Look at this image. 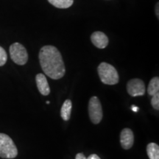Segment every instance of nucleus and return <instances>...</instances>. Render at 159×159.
I'll return each mask as SVG.
<instances>
[{"label":"nucleus","mask_w":159,"mask_h":159,"mask_svg":"<svg viewBox=\"0 0 159 159\" xmlns=\"http://www.w3.org/2000/svg\"><path fill=\"white\" fill-rule=\"evenodd\" d=\"M86 159H101L97 154H91Z\"/></svg>","instance_id":"nucleus-17"},{"label":"nucleus","mask_w":159,"mask_h":159,"mask_svg":"<svg viewBox=\"0 0 159 159\" xmlns=\"http://www.w3.org/2000/svg\"><path fill=\"white\" fill-rule=\"evenodd\" d=\"M75 159H86L85 158V155L83 153H77L76 155V157H75Z\"/></svg>","instance_id":"nucleus-16"},{"label":"nucleus","mask_w":159,"mask_h":159,"mask_svg":"<svg viewBox=\"0 0 159 159\" xmlns=\"http://www.w3.org/2000/svg\"><path fill=\"white\" fill-rule=\"evenodd\" d=\"M97 71L100 80L105 85H116L119 81V75L112 65L102 62L99 65Z\"/></svg>","instance_id":"nucleus-2"},{"label":"nucleus","mask_w":159,"mask_h":159,"mask_svg":"<svg viewBox=\"0 0 159 159\" xmlns=\"http://www.w3.org/2000/svg\"><path fill=\"white\" fill-rule=\"evenodd\" d=\"M132 110L134 111H135V112H137V111H139V108H138V107L135 106V105H133V106H132Z\"/></svg>","instance_id":"nucleus-19"},{"label":"nucleus","mask_w":159,"mask_h":159,"mask_svg":"<svg viewBox=\"0 0 159 159\" xmlns=\"http://www.w3.org/2000/svg\"><path fill=\"white\" fill-rule=\"evenodd\" d=\"M147 153L150 159H159V146L156 143H150L147 146Z\"/></svg>","instance_id":"nucleus-11"},{"label":"nucleus","mask_w":159,"mask_h":159,"mask_svg":"<svg viewBox=\"0 0 159 159\" xmlns=\"http://www.w3.org/2000/svg\"><path fill=\"white\" fill-rule=\"evenodd\" d=\"M159 92V78L158 77H155L151 79L150 83L148 85V93L150 96H153Z\"/></svg>","instance_id":"nucleus-13"},{"label":"nucleus","mask_w":159,"mask_h":159,"mask_svg":"<svg viewBox=\"0 0 159 159\" xmlns=\"http://www.w3.org/2000/svg\"><path fill=\"white\" fill-rule=\"evenodd\" d=\"M134 143V135L130 128H125L121 131L120 144L124 150H130Z\"/></svg>","instance_id":"nucleus-7"},{"label":"nucleus","mask_w":159,"mask_h":159,"mask_svg":"<svg viewBox=\"0 0 159 159\" xmlns=\"http://www.w3.org/2000/svg\"><path fill=\"white\" fill-rule=\"evenodd\" d=\"M18 156V150L15 143L7 134L0 133V157L12 159Z\"/></svg>","instance_id":"nucleus-3"},{"label":"nucleus","mask_w":159,"mask_h":159,"mask_svg":"<svg viewBox=\"0 0 159 159\" xmlns=\"http://www.w3.org/2000/svg\"><path fill=\"white\" fill-rule=\"evenodd\" d=\"M10 55L11 60L18 65L23 66L28 61V54L27 49L22 44L16 42L10 47Z\"/></svg>","instance_id":"nucleus-4"},{"label":"nucleus","mask_w":159,"mask_h":159,"mask_svg":"<svg viewBox=\"0 0 159 159\" xmlns=\"http://www.w3.org/2000/svg\"><path fill=\"white\" fill-rule=\"evenodd\" d=\"M39 61L44 74L53 80H59L65 75L66 67L62 55L54 46L47 45L39 52Z\"/></svg>","instance_id":"nucleus-1"},{"label":"nucleus","mask_w":159,"mask_h":159,"mask_svg":"<svg viewBox=\"0 0 159 159\" xmlns=\"http://www.w3.org/2000/svg\"><path fill=\"white\" fill-rule=\"evenodd\" d=\"M47 104H49V101H47Z\"/></svg>","instance_id":"nucleus-20"},{"label":"nucleus","mask_w":159,"mask_h":159,"mask_svg":"<svg viewBox=\"0 0 159 159\" xmlns=\"http://www.w3.org/2000/svg\"><path fill=\"white\" fill-rule=\"evenodd\" d=\"M35 81H36L37 88L39 89V92L43 96H47L50 93V88L46 78L45 75L41 73H39L35 77Z\"/></svg>","instance_id":"nucleus-9"},{"label":"nucleus","mask_w":159,"mask_h":159,"mask_svg":"<svg viewBox=\"0 0 159 159\" xmlns=\"http://www.w3.org/2000/svg\"><path fill=\"white\" fill-rule=\"evenodd\" d=\"M89 114L91 121L97 125L102 119L103 113L100 101L97 97H92L89 102Z\"/></svg>","instance_id":"nucleus-5"},{"label":"nucleus","mask_w":159,"mask_h":159,"mask_svg":"<svg viewBox=\"0 0 159 159\" xmlns=\"http://www.w3.org/2000/svg\"><path fill=\"white\" fill-rule=\"evenodd\" d=\"M158 7H158V2L156 6V14L158 17Z\"/></svg>","instance_id":"nucleus-18"},{"label":"nucleus","mask_w":159,"mask_h":159,"mask_svg":"<svg viewBox=\"0 0 159 159\" xmlns=\"http://www.w3.org/2000/svg\"><path fill=\"white\" fill-rule=\"evenodd\" d=\"M151 99V105H152V108L156 110H159V93H157L153 96H152Z\"/></svg>","instance_id":"nucleus-15"},{"label":"nucleus","mask_w":159,"mask_h":159,"mask_svg":"<svg viewBox=\"0 0 159 159\" xmlns=\"http://www.w3.org/2000/svg\"><path fill=\"white\" fill-rule=\"evenodd\" d=\"M71 108H72V102L70 99H66L61 107V116L64 121H69L71 116Z\"/></svg>","instance_id":"nucleus-10"},{"label":"nucleus","mask_w":159,"mask_h":159,"mask_svg":"<svg viewBox=\"0 0 159 159\" xmlns=\"http://www.w3.org/2000/svg\"><path fill=\"white\" fill-rule=\"evenodd\" d=\"M47 1L54 7L61 9L69 8L74 2V0H47Z\"/></svg>","instance_id":"nucleus-12"},{"label":"nucleus","mask_w":159,"mask_h":159,"mask_svg":"<svg viewBox=\"0 0 159 159\" xmlns=\"http://www.w3.org/2000/svg\"><path fill=\"white\" fill-rule=\"evenodd\" d=\"M145 84L141 79H131L127 84V91L132 97L143 96L145 94Z\"/></svg>","instance_id":"nucleus-6"},{"label":"nucleus","mask_w":159,"mask_h":159,"mask_svg":"<svg viewBox=\"0 0 159 159\" xmlns=\"http://www.w3.org/2000/svg\"><path fill=\"white\" fill-rule=\"evenodd\" d=\"M91 42L99 49H104L108 44V38L102 32L97 31L91 35Z\"/></svg>","instance_id":"nucleus-8"},{"label":"nucleus","mask_w":159,"mask_h":159,"mask_svg":"<svg viewBox=\"0 0 159 159\" xmlns=\"http://www.w3.org/2000/svg\"><path fill=\"white\" fill-rule=\"evenodd\" d=\"M7 55L5 49L0 47V66H2L7 62Z\"/></svg>","instance_id":"nucleus-14"}]
</instances>
